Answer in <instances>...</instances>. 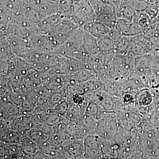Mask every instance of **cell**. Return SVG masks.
Masks as SVG:
<instances>
[{"label": "cell", "mask_w": 159, "mask_h": 159, "mask_svg": "<svg viewBox=\"0 0 159 159\" xmlns=\"http://www.w3.org/2000/svg\"><path fill=\"white\" fill-rule=\"evenodd\" d=\"M92 6L97 16V20L104 23L112 29H115L117 19L116 8L110 2L94 0Z\"/></svg>", "instance_id": "cell-1"}, {"label": "cell", "mask_w": 159, "mask_h": 159, "mask_svg": "<svg viewBox=\"0 0 159 159\" xmlns=\"http://www.w3.org/2000/svg\"><path fill=\"white\" fill-rule=\"evenodd\" d=\"M73 16L75 22L82 28L87 23L97 20V16L89 0L74 1Z\"/></svg>", "instance_id": "cell-2"}, {"label": "cell", "mask_w": 159, "mask_h": 159, "mask_svg": "<svg viewBox=\"0 0 159 159\" xmlns=\"http://www.w3.org/2000/svg\"><path fill=\"white\" fill-rule=\"evenodd\" d=\"M130 50L136 57L145 54H152L156 51L149 39L143 34L131 37Z\"/></svg>", "instance_id": "cell-3"}, {"label": "cell", "mask_w": 159, "mask_h": 159, "mask_svg": "<svg viewBox=\"0 0 159 159\" xmlns=\"http://www.w3.org/2000/svg\"><path fill=\"white\" fill-rule=\"evenodd\" d=\"M83 28L86 32H88L98 39L105 37L113 30L97 20L87 23Z\"/></svg>", "instance_id": "cell-4"}, {"label": "cell", "mask_w": 159, "mask_h": 159, "mask_svg": "<svg viewBox=\"0 0 159 159\" xmlns=\"http://www.w3.org/2000/svg\"><path fill=\"white\" fill-rule=\"evenodd\" d=\"M26 134L1 125V143L21 144L23 137Z\"/></svg>", "instance_id": "cell-5"}, {"label": "cell", "mask_w": 159, "mask_h": 159, "mask_svg": "<svg viewBox=\"0 0 159 159\" xmlns=\"http://www.w3.org/2000/svg\"><path fill=\"white\" fill-rule=\"evenodd\" d=\"M98 40L97 38L85 31L82 46V52L89 55L99 53Z\"/></svg>", "instance_id": "cell-6"}, {"label": "cell", "mask_w": 159, "mask_h": 159, "mask_svg": "<svg viewBox=\"0 0 159 159\" xmlns=\"http://www.w3.org/2000/svg\"><path fill=\"white\" fill-rule=\"evenodd\" d=\"M21 144L23 154L20 158L33 159V156L39 150L38 145L26 134L23 137Z\"/></svg>", "instance_id": "cell-7"}, {"label": "cell", "mask_w": 159, "mask_h": 159, "mask_svg": "<svg viewBox=\"0 0 159 159\" xmlns=\"http://www.w3.org/2000/svg\"><path fill=\"white\" fill-rule=\"evenodd\" d=\"M155 20L145 11H136L132 21L139 23L143 29L144 32L155 21Z\"/></svg>", "instance_id": "cell-8"}, {"label": "cell", "mask_w": 159, "mask_h": 159, "mask_svg": "<svg viewBox=\"0 0 159 159\" xmlns=\"http://www.w3.org/2000/svg\"><path fill=\"white\" fill-rule=\"evenodd\" d=\"M26 134L30 137L39 146L48 139L51 135L44 133L36 127L31 128L27 131Z\"/></svg>", "instance_id": "cell-9"}, {"label": "cell", "mask_w": 159, "mask_h": 159, "mask_svg": "<svg viewBox=\"0 0 159 159\" xmlns=\"http://www.w3.org/2000/svg\"><path fill=\"white\" fill-rule=\"evenodd\" d=\"M131 37L122 36L116 44L115 51L117 54L125 55L130 50Z\"/></svg>", "instance_id": "cell-10"}, {"label": "cell", "mask_w": 159, "mask_h": 159, "mask_svg": "<svg viewBox=\"0 0 159 159\" xmlns=\"http://www.w3.org/2000/svg\"><path fill=\"white\" fill-rule=\"evenodd\" d=\"M116 43L108 35L98 39V45L99 51L102 53L108 52L115 50Z\"/></svg>", "instance_id": "cell-11"}, {"label": "cell", "mask_w": 159, "mask_h": 159, "mask_svg": "<svg viewBox=\"0 0 159 159\" xmlns=\"http://www.w3.org/2000/svg\"><path fill=\"white\" fill-rule=\"evenodd\" d=\"M132 21L124 18H118L115 29L122 36H127Z\"/></svg>", "instance_id": "cell-12"}, {"label": "cell", "mask_w": 159, "mask_h": 159, "mask_svg": "<svg viewBox=\"0 0 159 159\" xmlns=\"http://www.w3.org/2000/svg\"><path fill=\"white\" fill-rule=\"evenodd\" d=\"M65 120V118L54 113L47 114L44 123L51 127Z\"/></svg>", "instance_id": "cell-13"}, {"label": "cell", "mask_w": 159, "mask_h": 159, "mask_svg": "<svg viewBox=\"0 0 159 159\" xmlns=\"http://www.w3.org/2000/svg\"><path fill=\"white\" fill-rule=\"evenodd\" d=\"M51 159L48 155L39 150L33 156V159Z\"/></svg>", "instance_id": "cell-14"}, {"label": "cell", "mask_w": 159, "mask_h": 159, "mask_svg": "<svg viewBox=\"0 0 159 159\" xmlns=\"http://www.w3.org/2000/svg\"><path fill=\"white\" fill-rule=\"evenodd\" d=\"M73 1H75V0H73Z\"/></svg>", "instance_id": "cell-15"}]
</instances>
